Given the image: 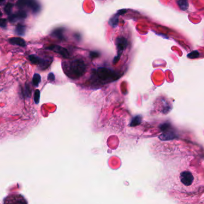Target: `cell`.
Returning a JSON list of instances; mask_svg holds the SVG:
<instances>
[{"instance_id": "cell-19", "label": "cell", "mask_w": 204, "mask_h": 204, "mask_svg": "<svg viewBox=\"0 0 204 204\" xmlns=\"http://www.w3.org/2000/svg\"><path fill=\"white\" fill-rule=\"evenodd\" d=\"M199 56V53L197 51H194L188 55V57L190 59H195Z\"/></svg>"}, {"instance_id": "cell-23", "label": "cell", "mask_w": 204, "mask_h": 204, "mask_svg": "<svg viewBox=\"0 0 204 204\" xmlns=\"http://www.w3.org/2000/svg\"><path fill=\"white\" fill-rule=\"evenodd\" d=\"M91 56H92V57H97L98 56V55H97V53H91Z\"/></svg>"}, {"instance_id": "cell-21", "label": "cell", "mask_w": 204, "mask_h": 204, "mask_svg": "<svg viewBox=\"0 0 204 204\" xmlns=\"http://www.w3.org/2000/svg\"><path fill=\"white\" fill-rule=\"evenodd\" d=\"M47 78H48L49 81H51V82H53V81H54L55 80V76L53 73H50L48 75Z\"/></svg>"}, {"instance_id": "cell-12", "label": "cell", "mask_w": 204, "mask_h": 204, "mask_svg": "<svg viewBox=\"0 0 204 204\" xmlns=\"http://www.w3.org/2000/svg\"><path fill=\"white\" fill-rule=\"evenodd\" d=\"M26 32V27L22 25V24H18L15 29V32L16 34L20 35V36H23L25 35Z\"/></svg>"}, {"instance_id": "cell-17", "label": "cell", "mask_w": 204, "mask_h": 204, "mask_svg": "<svg viewBox=\"0 0 204 204\" xmlns=\"http://www.w3.org/2000/svg\"><path fill=\"white\" fill-rule=\"evenodd\" d=\"M33 100L35 104H38L40 100V91L39 90H36L34 93Z\"/></svg>"}, {"instance_id": "cell-20", "label": "cell", "mask_w": 204, "mask_h": 204, "mask_svg": "<svg viewBox=\"0 0 204 204\" xmlns=\"http://www.w3.org/2000/svg\"><path fill=\"white\" fill-rule=\"evenodd\" d=\"M7 25V20L4 19H0V27L1 28H6Z\"/></svg>"}, {"instance_id": "cell-8", "label": "cell", "mask_w": 204, "mask_h": 204, "mask_svg": "<svg viewBox=\"0 0 204 204\" xmlns=\"http://www.w3.org/2000/svg\"><path fill=\"white\" fill-rule=\"evenodd\" d=\"M26 17H27V13L25 11L21 10L16 14L10 15L9 17V20L11 22H14L18 19H25Z\"/></svg>"}, {"instance_id": "cell-18", "label": "cell", "mask_w": 204, "mask_h": 204, "mask_svg": "<svg viewBox=\"0 0 204 204\" xmlns=\"http://www.w3.org/2000/svg\"><path fill=\"white\" fill-rule=\"evenodd\" d=\"M13 7V4L12 3H8L7 4H6V6L4 7V11L6 13L7 15H10Z\"/></svg>"}, {"instance_id": "cell-22", "label": "cell", "mask_w": 204, "mask_h": 204, "mask_svg": "<svg viewBox=\"0 0 204 204\" xmlns=\"http://www.w3.org/2000/svg\"><path fill=\"white\" fill-rule=\"evenodd\" d=\"M95 1H96L100 3H102V4H105L106 3L110 2V1H113V0H95Z\"/></svg>"}, {"instance_id": "cell-16", "label": "cell", "mask_w": 204, "mask_h": 204, "mask_svg": "<svg viewBox=\"0 0 204 204\" xmlns=\"http://www.w3.org/2000/svg\"><path fill=\"white\" fill-rule=\"evenodd\" d=\"M28 0H18L16 3V6L18 8L22 9L26 6H28Z\"/></svg>"}, {"instance_id": "cell-1", "label": "cell", "mask_w": 204, "mask_h": 204, "mask_svg": "<svg viewBox=\"0 0 204 204\" xmlns=\"http://www.w3.org/2000/svg\"><path fill=\"white\" fill-rule=\"evenodd\" d=\"M63 70L71 79H77L83 76L86 71V65L81 59H75L65 62Z\"/></svg>"}, {"instance_id": "cell-14", "label": "cell", "mask_w": 204, "mask_h": 204, "mask_svg": "<svg viewBox=\"0 0 204 204\" xmlns=\"http://www.w3.org/2000/svg\"><path fill=\"white\" fill-rule=\"evenodd\" d=\"M41 76L38 74V73H35L33 75V79H32V84L33 85L36 87H38L40 82H41Z\"/></svg>"}, {"instance_id": "cell-9", "label": "cell", "mask_w": 204, "mask_h": 204, "mask_svg": "<svg viewBox=\"0 0 204 204\" xmlns=\"http://www.w3.org/2000/svg\"><path fill=\"white\" fill-rule=\"evenodd\" d=\"M9 41L12 45L18 46L22 47H24L26 46V43L25 41V40L21 38H18V37L12 38L9 40Z\"/></svg>"}, {"instance_id": "cell-4", "label": "cell", "mask_w": 204, "mask_h": 204, "mask_svg": "<svg viewBox=\"0 0 204 204\" xmlns=\"http://www.w3.org/2000/svg\"><path fill=\"white\" fill-rule=\"evenodd\" d=\"M3 204H28L25 197L20 194L12 193L6 196Z\"/></svg>"}, {"instance_id": "cell-10", "label": "cell", "mask_w": 204, "mask_h": 204, "mask_svg": "<svg viewBox=\"0 0 204 204\" xmlns=\"http://www.w3.org/2000/svg\"><path fill=\"white\" fill-rule=\"evenodd\" d=\"M142 117L140 115H137L134 118H133L131 120L130 124V127H136L139 125H140L142 123Z\"/></svg>"}, {"instance_id": "cell-6", "label": "cell", "mask_w": 204, "mask_h": 204, "mask_svg": "<svg viewBox=\"0 0 204 204\" xmlns=\"http://www.w3.org/2000/svg\"><path fill=\"white\" fill-rule=\"evenodd\" d=\"M194 177L190 171H183L180 174L181 182L185 186H190L193 181Z\"/></svg>"}, {"instance_id": "cell-2", "label": "cell", "mask_w": 204, "mask_h": 204, "mask_svg": "<svg viewBox=\"0 0 204 204\" xmlns=\"http://www.w3.org/2000/svg\"><path fill=\"white\" fill-rule=\"evenodd\" d=\"M94 75L101 83H109L119 78L118 73L110 69L100 68L94 70Z\"/></svg>"}, {"instance_id": "cell-11", "label": "cell", "mask_w": 204, "mask_h": 204, "mask_svg": "<svg viewBox=\"0 0 204 204\" xmlns=\"http://www.w3.org/2000/svg\"><path fill=\"white\" fill-rule=\"evenodd\" d=\"M177 3L180 9L183 11H186L189 8L188 0H177Z\"/></svg>"}, {"instance_id": "cell-15", "label": "cell", "mask_w": 204, "mask_h": 204, "mask_svg": "<svg viewBox=\"0 0 204 204\" xmlns=\"http://www.w3.org/2000/svg\"><path fill=\"white\" fill-rule=\"evenodd\" d=\"M22 94L25 98H30L31 96V91L28 85L26 84L22 90Z\"/></svg>"}, {"instance_id": "cell-25", "label": "cell", "mask_w": 204, "mask_h": 204, "mask_svg": "<svg viewBox=\"0 0 204 204\" xmlns=\"http://www.w3.org/2000/svg\"><path fill=\"white\" fill-rule=\"evenodd\" d=\"M4 0H0V2H2V1H4Z\"/></svg>"}, {"instance_id": "cell-5", "label": "cell", "mask_w": 204, "mask_h": 204, "mask_svg": "<svg viewBox=\"0 0 204 204\" xmlns=\"http://www.w3.org/2000/svg\"><path fill=\"white\" fill-rule=\"evenodd\" d=\"M127 41L124 39H120L119 40H118L117 41V49H118V55L117 56H116L113 61V63L114 64H116L118 63V62L119 61L120 57L123 52L124 50L126 49V47H127Z\"/></svg>"}, {"instance_id": "cell-24", "label": "cell", "mask_w": 204, "mask_h": 204, "mask_svg": "<svg viewBox=\"0 0 204 204\" xmlns=\"http://www.w3.org/2000/svg\"><path fill=\"white\" fill-rule=\"evenodd\" d=\"M2 16V13H1V11H0V16Z\"/></svg>"}, {"instance_id": "cell-7", "label": "cell", "mask_w": 204, "mask_h": 204, "mask_svg": "<svg viewBox=\"0 0 204 204\" xmlns=\"http://www.w3.org/2000/svg\"><path fill=\"white\" fill-rule=\"evenodd\" d=\"M47 49L50 50H52V51H53L56 53H59L64 58H68L69 57V54L68 52V51L66 49H65L61 47L57 46H51L50 47H48Z\"/></svg>"}, {"instance_id": "cell-3", "label": "cell", "mask_w": 204, "mask_h": 204, "mask_svg": "<svg viewBox=\"0 0 204 204\" xmlns=\"http://www.w3.org/2000/svg\"><path fill=\"white\" fill-rule=\"evenodd\" d=\"M28 59L32 64L38 65L39 68L42 70L46 69L47 68H49L53 62V59L52 58H41L39 56L34 54L29 56Z\"/></svg>"}, {"instance_id": "cell-13", "label": "cell", "mask_w": 204, "mask_h": 204, "mask_svg": "<svg viewBox=\"0 0 204 204\" xmlns=\"http://www.w3.org/2000/svg\"><path fill=\"white\" fill-rule=\"evenodd\" d=\"M28 6L34 12H36L39 9L38 5L35 1V0H28Z\"/></svg>"}]
</instances>
